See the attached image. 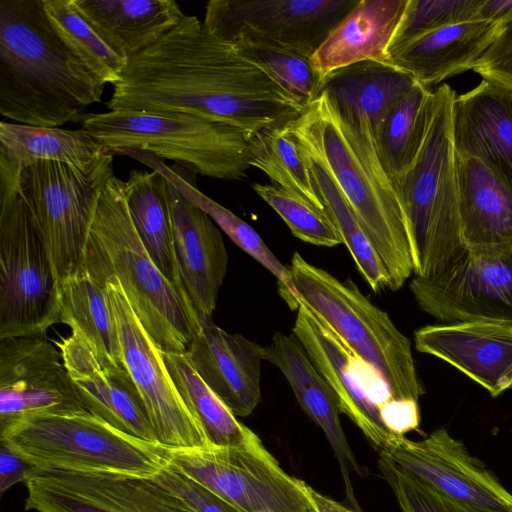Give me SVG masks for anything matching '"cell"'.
Masks as SVG:
<instances>
[{"label":"cell","instance_id":"6da1fadb","mask_svg":"<svg viewBox=\"0 0 512 512\" xmlns=\"http://www.w3.org/2000/svg\"><path fill=\"white\" fill-rule=\"evenodd\" d=\"M110 111L187 114L246 134L295 119L303 108L257 64L194 15L127 61Z\"/></svg>","mask_w":512,"mask_h":512},{"label":"cell","instance_id":"7a4b0ae2","mask_svg":"<svg viewBox=\"0 0 512 512\" xmlns=\"http://www.w3.org/2000/svg\"><path fill=\"white\" fill-rule=\"evenodd\" d=\"M285 126L299 150L333 178L380 256L389 289H400L413 272L406 221L369 120L344 118L321 91Z\"/></svg>","mask_w":512,"mask_h":512},{"label":"cell","instance_id":"3957f363","mask_svg":"<svg viewBox=\"0 0 512 512\" xmlns=\"http://www.w3.org/2000/svg\"><path fill=\"white\" fill-rule=\"evenodd\" d=\"M105 85L65 48L42 0H0V113L16 123L58 128L81 121Z\"/></svg>","mask_w":512,"mask_h":512},{"label":"cell","instance_id":"277c9868","mask_svg":"<svg viewBox=\"0 0 512 512\" xmlns=\"http://www.w3.org/2000/svg\"><path fill=\"white\" fill-rule=\"evenodd\" d=\"M85 267L103 283L109 277L118 279L140 323L163 353H185L202 321L145 249L127 206L125 181L115 176L99 199Z\"/></svg>","mask_w":512,"mask_h":512},{"label":"cell","instance_id":"5b68a950","mask_svg":"<svg viewBox=\"0 0 512 512\" xmlns=\"http://www.w3.org/2000/svg\"><path fill=\"white\" fill-rule=\"evenodd\" d=\"M455 96L446 83L434 89L433 110L423 144L408 168L392 178L405 216L416 277L441 274L466 250L452 137Z\"/></svg>","mask_w":512,"mask_h":512},{"label":"cell","instance_id":"8992f818","mask_svg":"<svg viewBox=\"0 0 512 512\" xmlns=\"http://www.w3.org/2000/svg\"><path fill=\"white\" fill-rule=\"evenodd\" d=\"M42 471L153 478L169 464L166 447L126 433L88 411L42 414L0 431Z\"/></svg>","mask_w":512,"mask_h":512},{"label":"cell","instance_id":"52a82bcc","mask_svg":"<svg viewBox=\"0 0 512 512\" xmlns=\"http://www.w3.org/2000/svg\"><path fill=\"white\" fill-rule=\"evenodd\" d=\"M288 269L301 301L380 374L392 396L418 401L425 390L416 372L411 342L389 315L351 280L340 281L298 252Z\"/></svg>","mask_w":512,"mask_h":512},{"label":"cell","instance_id":"ba28073f","mask_svg":"<svg viewBox=\"0 0 512 512\" xmlns=\"http://www.w3.org/2000/svg\"><path fill=\"white\" fill-rule=\"evenodd\" d=\"M80 123L114 156L126 149L145 151L221 180H241L251 167L247 134L225 123L137 111L85 113Z\"/></svg>","mask_w":512,"mask_h":512},{"label":"cell","instance_id":"9c48e42d","mask_svg":"<svg viewBox=\"0 0 512 512\" xmlns=\"http://www.w3.org/2000/svg\"><path fill=\"white\" fill-rule=\"evenodd\" d=\"M109 151L88 168L43 161L24 169L19 194L49 250L59 283L85 272L86 251L99 199L114 176Z\"/></svg>","mask_w":512,"mask_h":512},{"label":"cell","instance_id":"30bf717a","mask_svg":"<svg viewBox=\"0 0 512 512\" xmlns=\"http://www.w3.org/2000/svg\"><path fill=\"white\" fill-rule=\"evenodd\" d=\"M61 323L60 283L34 216L17 193L0 200V339Z\"/></svg>","mask_w":512,"mask_h":512},{"label":"cell","instance_id":"8fae6325","mask_svg":"<svg viewBox=\"0 0 512 512\" xmlns=\"http://www.w3.org/2000/svg\"><path fill=\"white\" fill-rule=\"evenodd\" d=\"M292 334L330 385L341 413L348 416L379 452L403 436L394 431L408 400L395 399L380 374L300 299Z\"/></svg>","mask_w":512,"mask_h":512},{"label":"cell","instance_id":"7c38bea8","mask_svg":"<svg viewBox=\"0 0 512 512\" xmlns=\"http://www.w3.org/2000/svg\"><path fill=\"white\" fill-rule=\"evenodd\" d=\"M166 449L172 466L239 512H316L304 481L282 469L262 441L239 447Z\"/></svg>","mask_w":512,"mask_h":512},{"label":"cell","instance_id":"4fadbf2b","mask_svg":"<svg viewBox=\"0 0 512 512\" xmlns=\"http://www.w3.org/2000/svg\"><path fill=\"white\" fill-rule=\"evenodd\" d=\"M409 287L420 309L439 321L512 326V241L466 249L444 272L415 276Z\"/></svg>","mask_w":512,"mask_h":512},{"label":"cell","instance_id":"5bb4252c","mask_svg":"<svg viewBox=\"0 0 512 512\" xmlns=\"http://www.w3.org/2000/svg\"><path fill=\"white\" fill-rule=\"evenodd\" d=\"M106 287L117 323L123 364L140 393L158 443L166 448L209 446L200 423L172 380L162 351L140 323L118 279L109 277Z\"/></svg>","mask_w":512,"mask_h":512},{"label":"cell","instance_id":"9a60e30c","mask_svg":"<svg viewBox=\"0 0 512 512\" xmlns=\"http://www.w3.org/2000/svg\"><path fill=\"white\" fill-rule=\"evenodd\" d=\"M359 0H212L203 25L229 41L239 30L311 59Z\"/></svg>","mask_w":512,"mask_h":512},{"label":"cell","instance_id":"2e32d148","mask_svg":"<svg viewBox=\"0 0 512 512\" xmlns=\"http://www.w3.org/2000/svg\"><path fill=\"white\" fill-rule=\"evenodd\" d=\"M87 411L45 334L0 339V431L42 414Z\"/></svg>","mask_w":512,"mask_h":512},{"label":"cell","instance_id":"e0dca14e","mask_svg":"<svg viewBox=\"0 0 512 512\" xmlns=\"http://www.w3.org/2000/svg\"><path fill=\"white\" fill-rule=\"evenodd\" d=\"M26 486L25 510L35 512H197L154 478L51 470Z\"/></svg>","mask_w":512,"mask_h":512},{"label":"cell","instance_id":"ac0fdd59","mask_svg":"<svg viewBox=\"0 0 512 512\" xmlns=\"http://www.w3.org/2000/svg\"><path fill=\"white\" fill-rule=\"evenodd\" d=\"M383 453L443 496L482 512H512V494L444 428L418 441L403 436Z\"/></svg>","mask_w":512,"mask_h":512},{"label":"cell","instance_id":"d6986e66","mask_svg":"<svg viewBox=\"0 0 512 512\" xmlns=\"http://www.w3.org/2000/svg\"><path fill=\"white\" fill-rule=\"evenodd\" d=\"M167 189L179 275L203 324L212 320L227 272L228 253L214 221L168 180Z\"/></svg>","mask_w":512,"mask_h":512},{"label":"cell","instance_id":"ffe728a7","mask_svg":"<svg viewBox=\"0 0 512 512\" xmlns=\"http://www.w3.org/2000/svg\"><path fill=\"white\" fill-rule=\"evenodd\" d=\"M417 351L452 365L492 397L512 387V326L489 322L427 325L414 332Z\"/></svg>","mask_w":512,"mask_h":512},{"label":"cell","instance_id":"44dd1931","mask_svg":"<svg viewBox=\"0 0 512 512\" xmlns=\"http://www.w3.org/2000/svg\"><path fill=\"white\" fill-rule=\"evenodd\" d=\"M185 355L203 382L236 417H247L261 401L265 347L211 321L202 324Z\"/></svg>","mask_w":512,"mask_h":512},{"label":"cell","instance_id":"7402d4cb","mask_svg":"<svg viewBox=\"0 0 512 512\" xmlns=\"http://www.w3.org/2000/svg\"><path fill=\"white\" fill-rule=\"evenodd\" d=\"M55 344L88 412L126 433L158 443L140 393L125 367L102 365L74 333Z\"/></svg>","mask_w":512,"mask_h":512},{"label":"cell","instance_id":"603a6c76","mask_svg":"<svg viewBox=\"0 0 512 512\" xmlns=\"http://www.w3.org/2000/svg\"><path fill=\"white\" fill-rule=\"evenodd\" d=\"M452 137L457 155L481 160L512 191V90L482 79L456 95Z\"/></svg>","mask_w":512,"mask_h":512},{"label":"cell","instance_id":"cb8c5ba5","mask_svg":"<svg viewBox=\"0 0 512 512\" xmlns=\"http://www.w3.org/2000/svg\"><path fill=\"white\" fill-rule=\"evenodd\" d=\"M265 360L282 372L301 409L324 432L339 462L347 499L351 507H358L349 473L362 475V470L342 429L340 410L330 385L293 334L276 333L265 347Z\"/></svg>","mask_w":512,"mask_h":512},{"label":"cell","instance_id":"d4e9b609","mask_svg":"<svg viewBox=\"0 0 512 512\" xmlns=\"http://www.w3.org/2000/svg\"><path fill=\"white\" fill-rule=\"evenodd\" d=\"M501 24L473 19L446 26L389 50V62L427 87L472 70Z\"/></svg>","mask_w":512,"mask_h":512},{"label":"cell","instance_id":"484cf974","mask_svg":"<svg viewBox=\"0 0 512 512\" xmlns=\"http://www.w3.org/2000/svg\"><path fill=\"white\" fill-rule=\"evenodd\" d=\"M108 149L83 128L77 130L0 122V200L19 193L27 167L55 161L88 168Z\"/></svg>","mask_w":512,"mask_h":512},{"label":"cell","instance_id":"4316f807","mask_svg":"<svg viewBox=\"0 0 512 512\" xmlns=\"http://www.w3.org/2000/svg\"><path fill=\"white\" fill-rule=\"evenodd\" d=\"M407 2L359 0L311 58L323 80L357 62H389V49Z\"/></svg>","mask_w":512,"mask_h":512},{"label":"cell","instance_id":"83f0119b","mask_svg":"<svg viewBox=\"0 0 512 512\" xmlns=\"http://www.w3.org/2000/svg\"><path fill=\"white\" fill-rule=\"evenodd\" d=\"M104 43L128 61L157 42L185 15L173 0H72Z\"/></svg>","mask_w":512,"mask_h":512},{"label":"cell","instance_id":"f1b7e54d","mask_svg":"<svg viewBox=\"0 0 512 512\" xmlns=\"http://www.w3.org/2000/svg\"><path fill=\"white\" fill-rule=\"evenodd\" d=\"M456 157L459 218L466 249L512 241V191L481 160Z\"/></svg>","mask_w":512,"mask_h":512},{"label":"cell","instance_id":"f546056e","mask_svg":"<svg viewBox=\"0 0 512 512\" xmlns=\"http://www.w3.org/2000/svg\"><path fill=\"white\" fill-rule=\"evenodd\" d=\"M417 83L390 62L366 60L326 76L322 91L344 118L368 119L375 135L391 108Z\"/></svg>","mask_w":512,"mask_h":512},{"label":"cell","instance_id":"4dcf8cb0","mask_svg":"<svg viewBox=\"0 0 512 512\" xmlns=\"http://www.w3.org/2000/svg\"><path fill=\"white\" fill-rule=\"evenodd\" d=\"M119 154L128 155L162 174L190 203L203 210L239 248L270 271L276 277L279 294L289 308L298 309L300 297L288 267L278 260L252 226L196 187L195 172L178 164L175 167L167 166L162 158L145 151L126 149L119 151Z\"/></svg>","mask_w":512,"mask_h":512},{"label":"cell","instance_id":"1f68e13d","mask_svg":"<svg viewBox=\"0 0 512 512\" xmlns=\"http://www.w3.org/2000/svg\"><path fill=\"white\" fill-rule=\"evenodd\" d=\"M61 323L70 327L102 365L124 367L106 283L85 270L60 284Z\"/></svg>","mask_w":512,"mask_h":512},{"label":"cell","instance_id":"d6a6232c","mask_svg":"<svg viewBox=\"0 0 512 512\" xmlns=\"http://www.w3.org/2000/svg\"><path fill=\"white\" fill-rule=\"evenodd\" d=\"M125 197L148 254L163 275L186 295L174 251L167 179L157 171L132 170L125 181Z\"/></svg>","mask_w":512,"mask_h":512},{"label":"cell","instance_id":"836d02e7","mask_svg":"<svg viewBox=\"0 0 512 512\" xmlns=\"http://www.w3.org/2000/svg\"><path fill=\"white\" fill-rule=\"evenodd\" d=\"M162 354L182 400L200 423L210 445L239 447L261 441L203 382L185 353Z\"/></svg>","mask_w":512,"mask_h":512},{"label":"cell","instance_id":"e575fe53","mask_svg":"<svg viewBox=\"0 0 512 512\" xmlns=\"http://www.w3.org/2000/svg\"><path fill=\"white\" fill-rule=\"evenodd\" d=\"M434 104V89L417 83L387 113L374 137L381 161L391 176L403 172L425 139Z\"/></svg>","mask_w":512,"mask_h":512},{"label":"cell","instance_id":"d590c367","mask_svg":"<svg viewBox=\"0 0 512 512\" xmlns=\"http://www.w3.org/2000/svg\"><path fill=\"white\" fill-rule=\"evenodd\" d=\"M250 166L263 171L276 185L312 205L327 210L311 171L285 124L246 135Z\"/></svg>","mask_w":512,"mask_h":512},{"label":"cell","instance_id":"8d00e7d4","mask_svg":"<svg viewBox=\"0 0 512 512\" xmlns=\"http://www.w3.org/2000/svg\"><path fill=\"white\" fill-rule=\"evenodd\" d=\"M245 58L257 64L303 109L322 91L323 78L311 59L241 29L229 41Z\"/></svg>","mask_w":512,"mask_h":512},{"label":"cell","instance_id":"74e56055","mask_svg":"<svg viewBox=\"0 0 512 512\" xmlns=\"http://www.w3.org/2000/svg\"><path fill=\"white\" fill-rule=\"evenodd\" d=\"M300 153L356 268L374 292L389 289L388 272L343 193L321 163L306 153Z\"/></svg>","mask_w":512,"mask_h":512},{"label":"cell","instance_id":"f35d334b","mask_svg":"<svg viewBox=\"0 0 512 512\" xmlns=\"http://www.w3.org/2000/svg\"><path fill=\"white\" fill-rule=\"evenodd\" d=\"M42 4L52 29L70 54L100 83L115 85L127 61L104 43L72 0H42Z\"/></svg>","mask_w":512,"mask_h":512},{"label":"cell","instance_id":"ab89813d","mask_svg":"<svg viewBox=\"0 0 512 512\" xmlns=\"http://www.w3.org/2000/svg\"><path fill=\"white\" fill-rule=\"evenodd\" d=\"M252 188L282 218L296 238L323 247L343 244L327 210L273 184L254 183Z\"/></svg>","mask_w":512,"mask_h":512},{"label":"cell","instance_id":"60d3db41","mask_svg":"<svg viewBox=\"0 0 512 512\" xmlns=\"http://www.w3.org/2000/svg\"><path fill=\"white\" fill-rule=\"evenodd\" d=\"M480 3L481 0H408L390 49L440 28L475 19Z\"/></svg>","mask_w":512,"mask_h":512},{"label":"cell","instance_id":"b9f144b4","mask_svg":"<svg viewBox=\"0 0 512 512\" xmlns=\"http://www.w3.org/2000/svg\"><path fill=\"white\" fill-rule=\"evenodd\" d=\"M379 453V470L402 512H482L439 494L398 468L385 453Z\"/></svg>","mask_w":512,"mask_h":512},{"label":"cell","instance_id":"7bdbcfd3","mask_svg":"<svg viewBox=\"0 0 512 512\" xmlns=\"http://www.w3.org/2000/svg\"><path fill=\"white\" fill-rule=\"evenodd\" d=\"M472 70L482 79L512 90V20L501 25Z\"/></svg>","mask_w":512,"mask_h":512},{"label":"cell","instance_id":"ee69618b","mask_svg":"<svg viewBox=\"0 0 512 512\" xmlns=\"http://www.w3.org/2000/svg\"><path fill=\"white\" fill-rule=\"evenodd\" d=\"M153 478L186 499L197 512H239L224 499L184 475L170 463Z\"/></svg>","mask_w":512,"mask_h":512},{"label":"cell","instance_id":"f6af8a7d","mask_svg":"<svg viewBox=\"0 0 512 512\" xmlns=\"http://www.w3.org/2000/svg\"><path fill=\"white\" fill-rule=\"evenodd\" d=\"M42 472L40 468L28 462L4 440L0 439V491L4 493L19 482H27Z\"/></svg>","mask_w":512,"mask_h":512},{"label":"cell","instance_id":"bcb514c9","mask_svg":"<svg viewBox=\"0 0 512 512\" xmlns=\"http://www.w3.org/2000/svg\"><path fill=\"white\" fill-rule=\"evenodd\" d=\"M475 19L498 24L512 20V0H481Z\"/></svg>","mask_w":512,"mask_h":512},{"label":"cell","instance_id":"7dc6e473","mask_svg":"<svg viewBox=\"0 0 512 512\" xmlns=\"http://www.w3.org/2000/svg\"><path fill=\"white\" fill-rule=\"evenodd\" d=\"M303 489L316 512H361L319 493L305 482Z\"/></svg>","mask_w":512,"mask_h":512}]
</instances>
